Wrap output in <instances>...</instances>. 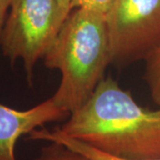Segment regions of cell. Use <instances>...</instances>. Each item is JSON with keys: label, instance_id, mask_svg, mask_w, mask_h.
<instances>
[{"label": "cell", "instance_id": "cell-1", "mask_svg": "<svg viewBox=\"0 0 160 160\" xmlns=\"http://www.w3.org/2000/svg\"><path fill=\"white\" fill-rule=\"evenodd\" d=\"M58 130L118 158H160V107L140 106L110 76Z\"/></svg>", "mask_w": 160, "mask_h": 160}, {"label": "cell", "instance_id": "cell-2", "mask_svg": "<svg viewBox=\"0 0 160 160\" xmlns=\"http://www.w3.org/2000/svg\"><path fill=\"white\" fill-rule=\"evenodd\" d=\"M42 61L46 68L61 72L59 87L52 96L58 107L69 114L79 109L111 64L106 15L73 9Z\"/></svg>", "mask_w": 160, "mask_h": 160}, {"label": "cell", "instance_id": "cell-3", "mask_svg": "<svg viewBox=\"0 0 160 160\" xmlns=\"http://www.w3.org/2000/svg\"><path fill=\"white\" fill-rule=\"evenodd\" d=\"M64 22L56 0H10L0 47L11 64L22 62L29 86Z\"/></svg>", "mask_w": 160, "mask_h": 160}, {"label": "cell", "instance_id": "cell-4", "mask_svg": "<svg viewBox=\"0 0 160 160\" xmlns=\"http://www.w3.org/2000/svg\"><path fill=\"white\" fill-rule=\"evenodd\" d=\"M106 23L111 64L145 61L160 46V0H115Z\"/></svg>", "mask_w": 160, "mask_h": 160}, {"label": "cell", "instance_id": "cell-5", "mask_svg": "<svg viewBox=\"0 0 160 160\" xmlns=\"http://www.w3.org/2000/svg\"><path fill=\"white\" fill-rule=\"evenodd\" d=\"M69 112L49 98L25 110L0 104V160H17L15 147L22 135H29L46 125L64 119Z\"/></svg>", "mask_w": 160, "mask_h": 160}, {"label": "cell", "instance_id": "cell-6", "mask_svg": "<svg viewBox=\"0 0 160 160\" xmlns=\"http://www.w3.org/2000/svg\"><path fill=\"white\" fill-rule=\"evenodd\" d=\"M28 138L30 140H34V141L61 143L64 146L68 147L69 149H73L80 154L84 155L85 157L88 158L91 160H128L118 158L110 156L109 154L103 153L99 149L91 147L86 143L67 136L66 134L59 131L58 128H54L52 130L47 129L46 127L38 128V129L32 132L28 136ZM149 160H160V158Z\"/></svg>", "mask_w": 160, "mask_h": 160}, {"label": "cell", "instance_id": "cell-7", "mask_svg": "<svg viewBox=\"0 0 160 160\" xmlns=\"http://www.w3.org/2000/svg\"><path fill=\"white\" fill-rule=\"evenodd\" d=\"M143 78L149 87L152 101L160 107V46L147 59Z\"/></svg>", "mask_w": 160, "mask_h": 160}, {"label": "cell", "instance_id": "cell-8", "mask_svg": "<svg viewBox=\"0 0 160 160\" xmlns=\"http://www.w3.org/2000/svg\"><path fill=\"white\" fill-rule=\"evenodd\" d=\"M34 160H91L61 143L48 142L40 149Z\"/></svg>", "mask_w": 160, "mask_h": 160}, {"label": "cell", "instance_id": "cell-9", "mask_svg": "<svg viewBox=\"0 0 160 160\" xmlns=\"http://www.w3.org/2000/svg\"><path fill=\"white\" fill-rule=\"evenodd\" d=\"M115 0H71V10L81 8L106 15Z\"/></svg>", "mask_w": 160, "mask_h": 160}, {"label": "cell", "instance_id": "cell-10", "mask_svg": "<svg viewBox=\"0 0 160 160\" xmlns=\"http://www.w3.org/2000/svg\"><path fill=\"white\" fill-rule=\"evenodd\" d=\"M9 6H10V0H0V39L7 17V13L9 11Z\"/></svg>", "mask_w": 160, "mask_h": 160}, {"label": "cell", "instance_id": "cell-11", "mask_svg": "<svg viewBox=\"0 0 160 160\" xmlns=\"http://www.w3.org/2000/svg\"><path fill=\"white\" fill-rule=\"evenodd\" d=\"M57 5L62 12V14L66 20L67 17L69 16L71 10V0H56Z\"/></svg>", "mask_w": 160, "mask_h": 160}]
</instances>
